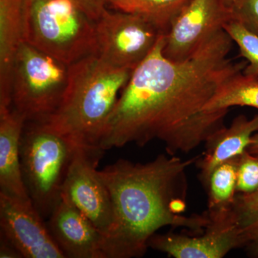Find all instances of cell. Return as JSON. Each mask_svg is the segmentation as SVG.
Segmentation results:
<instances>
[{"mask_svg":"<svg viewBox=\"0 0 258 258\" xmlns=\"http://www.w3.org/2000/svg\"><path fill=\"white\" fill-rule=\"evenodd\" d=\"M232 38L222 30L181 62L163 53L161 35L150 53L132 71L120 92L101 141L103 150L157 139L169 155L187 154L225 126L229 110L205 111L225 81L243 71L245 60L228 58Z\"/></svg>","mask_w":258,"mask_h":258,"instance_id":"6da1fadb","label":"cell"},{"mask_svg":"<svg viewBox=\"0 0 258 258\" xmlns=\"http://www.w3.org/2000/svg\"><path fill=\"white\" fill-rule=\"evenodd\" d=\"M199 157L183 160L160 154L145 164L119 159L99 171L113 208V224L104 235L105 258L142 257L149 239L166 226L184 227L190 233L205 230L210 221L208 212L184 215L186 171Z\"/></svg>","mask_w":258,"mask_h":258,"instance_id":"7a4b0ae2","label":"cell"},{"mask_svg":"<svg viewBox=\"0 0 258 258\" xmlns=\"http://www.w3.org/2000/svg\"><path fill=\"white\" fill-rule=\"evenodd\" d=\"M132 71L118 69L91 55L69 66L60 106L44 120L81 147L99 148L100 140Z\"/></svg>","mask_w":258,"mask_h":258,"instance_id":"3957f363","label":"cell"},{"mask_svg":"<svg viewBox=\"0 0 258 258\" xmlns=\"http://www.w3.org/2000/svg\"><path fill=\"white\" fill-rule=\"evenodd\" d=\"M23 41L69 66L98 52L96 22L73 0H25Z\"/></svg>","mask_w":258,"mask_h":258,"instance_id":"277c9868","label":"cell"},{"mask_svg":"<svg viewBox=\"0 0 258 258\" xmlns=\"http://www.w3.org/2000/svg\"><path fill=\"white\" fill-rule=\"evenodd\" d=\"M79 147L45 122H25L20 141L22 176L29 198L45 220L62 200L64 180Z\"/></svg>","mask_w":258,"mask_h":258,"instance_id":"5b68a950","label":"cell"},{"mask_svg":"<svg viewBox=\"0 0 258 258\" xmlns=\"http://www.w3.org/2000/svg\"><path fill=\"white\" fill-rule=\"evenodd\" d=\"M69 76V64L22 42L13 68V108L26 121H44L60 106Z\"/></svg>","mask_w":258,"mask_h":258,"instance_id":"8992f818","label":"cell"},{"mask_svg":"<svg viewBox=\"0 0 258 258\" xmlns=\"http://www.w3.org/2000/svg\"><path fill=\"white\" fill-rule=\"evenodd\" d=\"M96 30L97 55L113 67L132 71L163 35L140 13L106 9L96 20Z\"/></svg>","mask_w":258,"mask_h":258,"instance_id":"52a82bcc","label":"cell"},{"mask_svg":"<svg viewBox=\"0 0 258 258\" xmlns=\"http://www.w3.org/2000/svg\"><path fill=\"white\" fill-rule=\"evenodd\" d=\"M104 151L79 147L62 186V199L67 200L106 235L113 221L109 190L97 170Z\"/></svg>","mask_w":258,"mask_h":258,"instance_id":"ba28073f","label":"cell"},{"mask_svg":"<svg viewBox=\"0 0 258 258\" xmlns=\"http://www.w3.org/2000/svg\"><path fill=\"white\" fill-rule=\"evenodd\" d=\"M235 19L227 0H191L165 35L163 53L174 62L186 60Z\"/></svg>","mask_w":258,"mask_h":258,"instance_id":"9c48e42d","label":"cell"},{"mask_svg":"<svg viewBox=\"0 0 258 258\" xmlns=\"http://www.w3.org/2000/svg\"><path fill=\"white\" fill-rule=\"evenodd\" d=\"M207 212L210 221L203 232L156 233L149 239V247L175 258H222L232 249L240 248V232L232 208Z\"/></svg>","mask_w":258,"mask_h":258,"instance_id":"30bf717a","label":"cell"},{"mask_svg":"<svg viewBox=\"0 0 258 258\" xmlns=\"http://www.w3.org/2000/svg\"><path fill=\"white\" fill-rule=\"evenodd\" d=\"M30 199L0 192V235L25 258H64Z\"/></svg>","mask_w":258,"mask_h":258,"instance_id":"8fae6325","label":"cell"},{"mask_svg":"<svg viewBox=\"0 0 258 258\" xmlns=\"http://www.w3.org/2000/svg\"><path fill=\"white\" fill-rule=\"evenodd\" d=\"M47 225L64 257L105 258L104 234L67 200L62 199Z\"/></svg>","mask_w":258,"mask_h":258,"instance_id":"7c38bea8","label":"cell"},{"mask_svg":"<svg viewBox=\"0 0 258 258\" xmlns=\"http://www.w3.org/2000/svg\"><path fill=\"white\" fill-rule=\"evenodd\" d=\"M257 132L258 114L251 119L239 115L230 127H222L209 137L205 142L206 150L195 163L200 170L199 177L205 188L214 169L222 163L243 154Z\"/></svg>","mask_w":258,"mask_h":258,"instance_id":"4fadbf2b","label":"cell"},{"mask_svg":"<svg viewBox=\"0 0 258 258\" xmlns=\"http://www.w3.org/2000/svg\"><path fill=\"white\" fill-rule=\"evenodd\" d=\"M25 122L14 108L0 111V192L30 199L20 165V141Z\"/></svg>","mask_w":258,"mask_h":258,"instance_id":"5bb4252c","label":"cell"},{"mask_svg":"<svg viewBox=\"0 0 258 258\" xmlns=\"http://www.w3.org/2000/svg\"><path fill=\"white\" fill-rule=\"evenodd\" d=\"M25 0H0V110L12 106L15 56L23 42Z\"/></svg>","mask_w":258,"mask_h":258,"instance_id":"9a60e30c","label":"cell"},{"mask_svg":"<svg viewBox=\"0 0 258 258\" xmlns=\"http://www.w3.org/2000/svg\"><path fill=\"white\" fill-rule=\"evenodd\" d=\"M233 106H248L258 110V79L237 73L217 89L205 105V111L229 110Z\"/></svg>","mask_w":258,"mask_h":258,"instance_id":"2e32d148","label":"cell"},{"mask_svg":"<svg viewBox=\"0 0 258 258\" xmlns=\"http://www.w3.org/2000/svg\"><path fill=\"white\" fill-rule=\"evenodd\" d=\"M232 209L240 232V248L249 257L258 258V191L237 193Z\"/></svg>","mask_w":258,"mask_h":258,"instance_id":"e0dca14e","label":"cell"},{"mask_svg":"<svg viewBox=\"0 0 258 258\" xmlns=\"http://www.w3.org/2000/svg\"><path fill=\"white\" fill-rule=\"evenodd\" d=\"M237 156L217 166L212 171L208 186V209L210 210H226L232 208L237 195Z\"/></svg>","mask_w":258,"mask_h":258,"instance_id":"ac0fdd59","label":"cell"},{"mask_svg":"<svg viewBox=\"0 0 258 258\" xmlns=\"http://www.w3.org/2000/svg\"><path fill=\"white\" fill-rule=\"evenodd\" d=\"M191 0H143L140 14L166 35L172 23Z\"/></svg>","mask_w":258,"mask_h":258,"instance_id":"d6986e66","label":"cell"},{"mask_svg":"<svg viewBox=\"0 0 258 258\" xmlns=\"http://www.w3.org/2000/svg\"><path fill=\"white\" fill-rule=\"evenodd\" d=\"M223 29L238 47L241 57L247 62L243 74L258 79L257 35L247 30L237 20L226 24Z\"/></svg>","mask_w":258,"mask_h":258,"instance_id":"ffe728a7","label":"cell"},{"mask_svg":"<svg viewBox=\"0 0 258 258\" xmlns=\"http://www.w3.org/2000/svg\"><path fill=\"white\" fill-rule=\"evenodd\" d=\"M258 191V155L245 151L239 157L237 193L251 194Z\"/></svg>","mask_w":258,"mask_h":258,"instance_id":"44dd1931","label":"cell"},{"mask_svg":"<svg viewBox=\"0 0 258 258\" xmlns=\"http://www.w3.org/2000/svg\"><path fill=\"white\" fill-rule=\"evenodd\" d=\"M235 11V20L258 36V0H243Z\"/></svg>","mask_w":258,"mask_h":258,"instance_id":"7402d4cb","label":"cell"},{"mask_svg":"<svg viewBox=\"0 0 258 258\" xmlns=\"http://www.w3.org/2000/svg\"><path fill=\"white\" fill-rule=\"evenodd\" d=\"M93 21L99 19L106 8L102 0H73Z\"/></svg>","mask_w":258,"mask_h":258,"instance_id":"603a6c76","label":"cell"},{"mask_svg":"<svg viewBox=\"0 0 258 258\" xmlns=\"http://www.w3.org/2000/svg\"><path fill=\"white\" fill-rule=\"evenodd\" d=\"M106 4H110L119 11L125 13H140L143 0H102Z\"/></svg>","mask_w":258,"mask_h":258,"instance_id":"cb8c5ba5","label":"cell"},{"mask_svg":"<svg viewBox=\"0 0 258 258\" xmlns=\"http://www.w3.org/2000/svg\"><path fill=\"white\" fill-rule=\"evenodd\" d=\"M0 257L22 258L23 256L8 239L0 235Z\"/></svg>","mask_w":258,"mask_h":258,"instance_id":"d4e9b609","label":"cell"},{"mask_svg":"<svg viewBox=\"0 0 258 258\" xmlns=\"http://www.w3.org/2000/svg\"><path fill=\"white\" fill-rule=\"evenodd\" d=\"M246 151L254 155H258V132L252 136L250 144Z\"/></svg>","mask_w":258,"mask_h":258,"instance_id":"484cf974","label":"cell"},{"mask_svg":"<svg viewBox=\"0 0 258 258\" xmlns=\"http://www.w3.org/2000/svg\"><path fill=\"white\" fill-rule=\"evenodd\" d=\"M227 1L228 2L229 4H230L234 9L236 10L240 8L243 0H227Z\"/></svg>","mask_w":258,"mask_h":258,"instance_id":"4316f807","label":"cell"}]
</instances>
